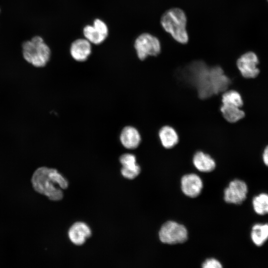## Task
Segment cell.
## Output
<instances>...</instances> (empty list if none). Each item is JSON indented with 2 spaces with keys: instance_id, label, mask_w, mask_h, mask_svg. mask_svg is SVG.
<instances>
[{
  "instance_id": "cell-1",
  "label": "cell",
  "mask_w": 268,
  "mask_h": 268,
  "mask_svg": "<svg viewBox=\"0 0 268 268\" xmlns=\"http://www.w3.org/2000/svg\"><path fill=\"white\" fill-rule=\"evenodd\" d=\"M31 182L36 192L54 201L63 199L61 189H66L68 186L67 180L56 169L46 167L37 169L32 175Z\"/></svg>"
},
{
  "instance_id": "cell-2",
  "label": "cell",
  "mask_w": 268,
  "mask_h": 268,
  "mask_svg": "<svg viewBox=\"0 0 268 268\" xmlns=\"http://www.w3.org/2000/svg\"><path fill=\"white\" fill-rule=\"evenodd\" d=\"M187 18L185 12L179 8H172L162 15L160 23L164 30L177 42L186 44L189 35L186 29Z\"/></svg>"
},
{
  "instance_id": "cell-3",
  "label": "cell",
  "mask_w": 268,
  "mask_h": 268,
  "mask_svg": "<svg viewBox=\"0 0 268 268\" xmlns=\"http://www.w3.org/2000/svg\"><path fill=\"white\" fill-rule=\"evenodd\" d=\"M22 48L24 60L36 67H45L51 58L50 47L39 36H34L24 42Z\"/></svg>"
},
{
  "instance_id": "cell-4",
  "label": "cell",
  "mask_w": 268,
  "mask_h": 268,
  "mask_svg": "<svg viewBox=\"0 0 268 268\" xmlns=\"http://www.w3.org/2000/svg\"><path fill=\"white\" fill-rule=\"evenodd\" d=\"M188 237L186 227L174 221H168L163 223L159 231L160 241L169 245L184 243Z\"/></svg>"
},
{
  "instance_id": "cell-5",
  "label": "cell",
  "mask_w": 268,
  "mask_h": 268,
  "mask_svg": "<svg viewBox=\"0 0 268 268\" xmlns=\"http://www.w3.org/2000/svg\"><path fill=\"white\" fill-rule=\"evenodd\" d=\"M134 47L138 58L141 61L149 56H157L161 50L159 39L148 33H142L136 38Z\"/></svg>"
},
{
  "instance_id": "cell-6",
  "label": "cell",
  "mask_w": 268,
  "mask_h": 268,
  "mask_svg": "<svg viewBox=\"0 0 268 268\" xmlns=\"http://www.w3.org/2000/svg\"><path fill=\"white\" fill-rule=\"evenodd\" d=\"M259 59L253 52H248L242 55L236 61V67L241 76L246 79L254 78L260 73L258 67Z\"/></svg>"
},
{
  "instance_id": "cell-7",
  "label": "cell",
  "mask_w": 268,
  "mask_h": 268,
  "mask_svg": "<svg viewBox=\"0 0 268 268\" xmlns=\"http://www.w3.org/2000/svg\"><path fill=\"white\" fill-rule=\"evenodd\" d=\"M248 192V186L244 181L235 179L224 189V200L227 203L240 204L246 200Z\"/></svg>"
},
{
  "instance_id": "cell-8",
  "label": "cell",
  "mask_w": 268,
  "mask_h": 268,
  "mask_svg": "<svg viewBox=\"0 0 268 268\" xmlns=\"http://www.w3.org/2000/svg\"><path fill=\"white\" fill-rule=\"evenodd\" d=\"M108 33L107 25L99 18L95 19L92 25H86L83 29L84 38L95 45L103 43L107 38Z\"/></svg>"
},
{
  "instance_id": "cell-9",
  "label": "cell",
  "mask_w": 268,
  "mask_h": 268,
  "mask_svg": "<svg viewBox=\"0 0 268 268\" xmlns=\"http://www.w3.org/2000/svg\"><path fill=\"white\" fill-rule=\"evenodd\" d=\"M203 183L197 174L189 173L185 174L181 179V188L183 193L190 198H196L201 193Z\"/></svg>"
},
{
  "instance_id": "cell-10",
  "label": "cell",
  "mask_w": 268,
  "mask_h": 268,
  "mask_svg": "<svg viewBox=\"0 0 268 268\" xmlns=\"http://www.w3.org/2000/svg\"><path fill=\"white\" fill-rule=\"evenodd\" d=\"M122 168V176L130 180H132L139 175L141 172V167L137 163L136 156L132 153H127L122 154L119 158Z\"/></svg>"
},
{
  "instance_id": "cell-11",
  "label": "cell",
  "mask_w": 268,
  "mask_h": 268,
  "mask_svg": "<svg viewBox=\"0 0 268 268\" xmlns=\"http://www.w3.org/2000/svg\"><path fill=\"white\" fill-rule=\"evenodd\" d=\"M192 162L197 170L203 173L211 172L216 167L214 158L208 153L201 150H197L194 153Z\"/></svg>"
},
{
  "instance_id": "cell-12",
  "label": "cell",
  "mask_w": 268,
  "mask_h": 268,
  "mask_svg": "<svg viewBox=\"0 0 268 268\" xmlns=\"http://www.w3.org/2000/svg\"><path fill=\"white\" fill-rule=\"evenodd\" d=\"M141 134L139 130L132 126L124 127L120 135V140L122 145L129 149H134L139 147L141 142Z\"/></svg>"
},
{
  "instance_id": "cell-13",
  "label": "cell",
  "mask_w": 268,
  "mask_h": 268,
  "mask_svg": "<svg viewBox=\"0 0 268 268\" xmlns=\"http://www.w3.org/2000/svg\"><path fill=\"white\" fill-rule=\"evenodd\" d=\"M91 43L87 39L79 38L71 44L69 52L71 57L76 61L82 62L86 61L91 54Z\"/></svg>"
},
{
  "instance_id": "cell-14",
  "label": "cell",
  "mask_w": 268,
  "mask_h": 268,
  "mask_svg": "<svg viewBox=\"0 0 268 268\" xmlns=\"http://www.w3.org/2000/svg\"><path fill=\"white\" fill-rule=\"evenodd\" d=\"M92 234L90 228L83 222H76L69 228L68 236L70 241L74 245L83 244Z\"/></svg>"
},
{
  "instance_id": "cell-15",
  "label": "cell",
  "mask_w": 268,
  "mask_h": 268,
  "mask_svg": "<svg viewBox=\"0 0 268 268\" xmlns=\"http://www.w3.org/2000/svg\"><path fill=\"white\" fill-rule=\"evenodd\" d=\"M158 136L161 144L166 149L173 148L179 141L178 132L174 127L168 125H164L159 129Z\"/></svg>"
},
{
  "instance_id": "cell-16",
  "label": "cell",
  "mask_w": 268,
  "mask_h": 268,
  "mask_svg": "<svg viewBox=\"0 0 268 268\" xmlns=\"http://www.w3.org/2000/svg\"><path fill=\"white\" fill-rule=\"evenodd\" d=\"M220 111L224 119L230 124L240 121L246 116L245 112L242 108L234 106L221 104Z\"/></svg>"
},
{
  "instance_id": "cell-17",
  "label": "cell",
  "mask_w": 268,
  "mask_h": 268,
  "mask_svg": "<svg viewBox=\"0 0 268 268\" xmlns=\"http://www.w3.org/2000/svg\"><path fill=\"white\" fill-rule=\"evenodd\" d=\"M251 238L257 246H262L268 239V223H257L252 227Z\"/></svg>"
},
{
  "instance_id": "cell-18",
  "label": "cell",
  "mask_w": 268,
  "mask_h": 268,
  "mask_svg": "<svg viewBox=\"0 0 268 268\" xmlns=\"http://www.w3.org/2000/svg\"><path fill=\"white\" fill-rule=\"evenodd\" d=\"M222 104L242 108L244 100L241 94L236 89L230 88L221 94Z\"/></svg>"
},
{
  "instance_id": "cell-19",
  "label": "cell",
  "mask_w": 268,
  "mask_h": 268,
  "mask_svg": "<svg viewBox=\"0 0 268 268\" xmlns=\"http://www.w3.org/2000/svg\"><path fill=\"white\" fill-rule=\"evenodd\" d=\"M252 205L255 212L258 215L268 214V194L262 193L255 196L252 200Z\"/></svg>"
},
{
  "instance_id": "cell-20",
  "label": "cell",
  "mask_w": 268,
  "mask_h": 268,
  "mask_svg": "<svg viewBox=\"0 0 268 268\" xmlns=\"http://www.w3.org/2000/svg\"><path fill=\"white\" fill-rule=\"evenodd\" d=\"M222 267L220 262L214 258L207 259L202 264L203 268H221Z\"/></svg>"
},
{
  "instance_id": "cell-21",
  "label": "cell",
  "mask_w": 268,
  "mask_h": 268,
  "mask_svg": "<svg viewBox=\"0 0 268 268\" xmlns=\"http://www.w3.org/2000/svg\"><path fill=\"white\" fill-rule=\"evenodd\" d=\"M262 157L265 165L268 167V146L264 150Z\"/></svg>"
},
{
  "instance_id": "cell-22",
  "label": "cell",
  "mask_w": 268,
  "mask_h": 268,
  "mask_svg": "<svg viewBox=\"0 0 268 268\" xmlns=\"http://www.w3.org/2000/svg\"></svg>"
},
{
  "instance_id": "cell-23",
  "label": "cell",
  "mask_w": 268,
  "mask_h": 268,
  "mask_svg": "<svg viewBox=\"0 0 268 268\" xmlns=\"http://www.w3.org/2000/svg\"></svg>"
}]
</instances>
